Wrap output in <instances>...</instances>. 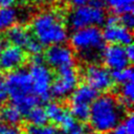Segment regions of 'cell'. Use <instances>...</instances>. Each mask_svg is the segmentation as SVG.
<instances>
[{"mask_svg": "<svg viewBox=\"0 0 134 134\" xmlns=\"http://www.w3.org/2000/svg\"><path fill=\"white\" fill-rule=\"evenodd\" d=\"M111 134H127V132H126V129H125L124 125L118 124L115 128H113L111 130Z\"/></svg>", "mask_w": 134, "mask_h": 134, "instance_id": "obj_30", "label": "cell"}, {"mask_svg": "<svg viewBox=\"0 0 134 134\" xmlns=\"http://www.w3.org/2000/svg\"><path fill=\"white\" fill-rule=\"evenodd\" d=\"M29 1H31V2H40L41 0H29Z\"/></svg>", "mask_w": 134, "mask_h": 134, "instance_id": "obj_37", "label": "cell"}, {"mask_svg": "<svg viewBox=\"0 0 134 134\" xmlns=\"http://www.w3.org/2000/svg\"><path fill=\"white\" fill-rule=\"evenodd\" d=\"M14 3H15V0H0V8L12 7Z\"/></svg>", "mask_w": 134, "mask_h": 134, "instance_id": "obj_32", "label": "cell"}, {"mask_svg": "<svg viewBox=\"0 0 134 134\" xmlns=\"http://www.w3.org/2000/svg\"><path fill=\"white\" fill-rule=\"evenodd\" d=\"M97 97V91L89 85H81L75 88L70 96V113L75 119L85 121L88 119L90 105Z\"/></svg>", "mask_w": 134, "mask_h": 134, "instance_id": "obj_6", "label": "cell"}, {"mask_svg": "<svg viewBox=\"0 0 134 134\" xmlns=\"http://www.w3.org/2000/svg\"><path fill=\"white\" fill-rule=\"evenodd\" d=\"M6 96H7L6 91H5V90H0V106H1V105H2V103L5 100Z\"/></svg>", "mask_w": 134, "mask_h": 134, "instance_id": "obj_33", "label": "cell"}, {"mask_svg": "<svg viewBox=\"0 0 134 134\" xmlns=\"http://www.w3.org/2000/svg\"><path fill=\"white\" fill-rule=\"evenodd\" d=\"M44 59L49 66L57 69L74 64V57L71 48L62 44L50 45L45 51Z\"/></svg>", "mask_w": 134, "mask_h": 134, "instance_id": "obj_10", "label": "cell"}, {"mask_svg": "<svg viewBox=\"0 0 134 134\" xmlns=\"http://www.w3.org/2000/svg\"><path fill=\"white\" fill-rule=\"evenodd\" d=\"M125 51H126V54H127L129 61L132 62L133 59H134V47H133V45H132V44L126 45V47H125Z\"/></svg>", "mask_w": 134, "mask_h": 134, "instance_id": "obj_28", "label": "cell"}, {"mask_svg": "<svg viewBox=\"0 0 134 134\" xmlns=\"http://www.w3.org/2000/svg\"><path fill=\"white\" fill-rule=\"evenodd\" d=\"M26 51L28 53H30L31 55H36V54H41L42 50H43V45L37 40V39H34V38H30L28 40V42L26 43L25 47Z\"/></svg>", "mask_w": 134, "mask_h": 134, "instance_id": "obj_22", "label": "cell"}, {"mask_svg": "<svg viewBox=\"0 0 134 134\" xmlns=\"http://www.w3.org/2000/svg\"><path fill=\"white\" fill-rule=\"evenodd\" d=\"M26 119L27 121L35 127H41L47 124L48 117L46 114V111L43 107L40 106H35L31 109H29L26 113Z\"/></svg>", "mask_w": 134, "mask_h": 134, "instance_id": "obj_16", "label": "cell"}, {"mask_svg": "<svg viewBox=\"0 0 134 134\" xmlns=\"http://www.w3.org/2000/svg\"><path fill=\"white\" fill-rule=\"evenodd\" d=\"M29 75L32 85V91L39 100L46 102L50 97V88L53 81L51 70L44 64L41 54L31 55V65Z\"/></svg>", "mask_w": 134, "mask_h": 134, "instance_id": "obj_5", "label": "cell"}, {"mask_svg": "<svg viewBox=\"0 0 134 134\" xmlns=\"http://www.w3.org/2000/svg\"><path fill=\"white\" fill-rule=\"evenodd\" d=\"M3 128H4V121H3V120H2V118L0 117V131H1Z\"/></svg>", "mask_w": 134, "mask_h": 134, "instance_id": "obj_34", "label": "cell"}, {"mask_svg": "<svg viewBox=\"0 0 134 134\" xmlns=\"http://www.w3.org/2000/svg\"><path fill=\"white\" fill-rule=\"evenodd\" d=\"M31 30L42 45L62 44L67 40L65 23L58 13L44 12L36 16L31 23Z\"/></svg>", "mask_w": 134, "mask_h": 134, "instance_id": "obj_3", "label": "cell"}, {"mask_svg": "<svg viewBox=\"0 0 134 134\" xmlns=\"http://www.w3.org/2000/svg\"><path fill=\"white\" fill-rule=\"evenodd\" d=\"M120 98L119 103L122 105L124 108H130L133 104L134 99V86H133V81L128 82L125 84H121L120 87Z\"/></svg>", "mask_w": 134, "mask_h": 134, "instance_id": "obj_18", "label": "cell"}, {"mask_svg": "<svg viewBox=\"0 0 134 134\" xmlns=\"http://www.w3.org/2000/svg\"><path fill=\"white\" fill-rule=\"evenodd\" d=\"M127 134H134V118L132 114H129L122 121Z\"/></svg>", "mask_w": 134, "mask_h": 134, "instance_id": "obj_25", "label": "cell"}, {"mask_svg": "<svg viewBox=\"0 0 134 134\" xmlns=\"http://www.w3.org/2000/svg\"><path fill=\"white\" fill-rule=\"evenodd\" d=\"M119 24L132 29L134 26V17L132 13H126V14H121V16L119 17Z\"/></svg>", "mask_w": 134, "mask_h": 134, "instance_id": "obj_24", "label": "cell"}, {"mask_svg": "<svg viewBox=\"0 0 134 134\" xmlns=\"http://www.w3.org/2000/svg\"><path fill=\"white\" fill-rule=\"evenodd\" d=\"M105 42L110 44H118L126 46L132 43V32L131 29L117 24L114 26H106L105 30L102 32Z\"/></svg>", "mask_w": 134, "mask_h": 134, "instance_id": "obj_14", "label": "cell"}, {"mask_svg": "<svg viewBox=\"0 0 134 134\" xmlns=\"http://www.w3.org/2000/svg\"><path fill=\"white\" fill-rule=\"evenodd\" d=\"M88 4L92 7H95V8H104L106 5L104 0H90Z\"/></svg>", "mask_w": 134, "mask_h": 134, "instance_id": "obj_29", "label": "cell"}, {"mask_svg": "<svg viewBox=\"0 0 134 134\" xmlns=\"http://www.w3.org/2000/svg\"><path fill=\"white\" fill-rule=\"evenodd\" d=\"M112 80L113 82H116L118 84H125L128 82H132L133 81V69L131 67H126L119 70H113V72L111 73Z\"/></svg>", "mask_w": 134, "mask_h": 134, "instance_id": "obj_21", "label": "cell"}, {"mask_svg": "<svg viewBox=\"0 0 134 134\" xmlns=\"http://www.w3.org/2000/svg\"><path fill=\"white\" fill-rule=\"evenodd\" d=\"M79 83V75L74 65L58 69L55 79L52 81L50 94L57 98H65L72 93Z\"/></svg>", "mask_w": 134, "mask_h": 134, "instance_id": "obj_8", "label": "cell"}, {"mask_svg": "<svg viewBox=\"0 0 134 134\" xmlns=\"http://www.w3.org/2000/svg\"><path fill=\"white\" fill-rule=\"evenodd\" d=\"M55 129L52 126H41V127H35L31 126L27 129L25 134H55Z\"/></svg>", "mask_w": 134, "mask_h": 134, "instance_id": "obj_23", "label": "cell"}, {"mask_svg": "<svg viewBox=\"0 0 134 134\" xmlns=\"http://www.w3.org/2000/svg\"><path fill=\"white\" fill-rule=\"evenodd\" d=\"M26 61V53L21 47L7 45L0 51V71L10 72L19 69Z\"/></svg>", "mask_w": 134, "mask_h": 134, "instance_id": "obj_11", "label": "cell"}, {"mask_svg": "<svg viewBox=\"0 0 134 134\" xmlns=\"http://www.w3.org/2000/svg\"><path fill=\"white\" fill-rule=\"evenodd\" d=\"M45 111L48 119L61 126L63 131L65 132L70 131L77 124L76 119L72 116V114L59 103H49Z\"/></svg>", "mask_w": 134, "mask_h": 134, "instance_id": "obj_13", "label": "cell"}, {"mask_svg": "<svg viewBox=\"0 0 134 134\" xmlns=\"http://www.w3.org/2000/svg\"><path fill=\"white\" fill-rule=\"evenodd\" d=\"M0 134H22V133L16 126H9V127H4L0 131Z\"/></svg>", "mask_w": 134, "mask_h": 134, "instance_id": "obj_27", "label": "cell"}, {"mask_svg": "<svg viewBox=\"0 0 134 134\" xmlns=\"http://www.w3.org/2000/svg\"><path fill=\"white\" fill-rule=\"evenodd\" d=\"M0 117L2 118L4 122L8 124L9 126H17L18 124L21 122L23 113L14 105H9V106H5L4 108H2Z\"/></svg>", "mask_w": 134, "mask_h": 134, "instance_id": "obj_17", "label": "cell"}, {"mask_svg": "<svg viewBox=\"0 0 134 134\" xmlns=\"http://www.w3.org/2000/svg\"><path fill=\"white\" fill-rule=\"evenodd\" d=\"M84 75L87 85L96 91L109 90L113 85V80L109 70L97 64L89 65L86 68Z\"/></svg>", "mask_w": 134, "mask_h": 134, "instance_id": "obj_9", "label": "cell"}, {"mask_svg": "<svg viewBox=\"0 0 134 134\" xmlns=\"http://www.w3.org/2000/svg\"><path fill=\"white\" fill-rule=\"evenodd\" d=\"M19 1H21V2H27V1H29V0H19Z\"/></svg>", "mask_w": 134, "mask_h": 134, "instance_id": "obj_38", "label": "cell"}, {"mask_svg": "<svg viewBox=\"0 0 134 134\" xmlns=\"http://www.w3.org/2000/svg\"><path fill=\"white\" fill-rule=\"evenodd\" d=\"M30 34L28 29L20 24H14L9 28H7V31L5 34V39L12 43V45L18 46V47H25L26 43L30 39Z\"/></svg>", "mask_w": 134, "mask_h": 134, "instance_id": "obj_15", "label": "cell"}, {"mask_svg": "<svg viewBox=\"0 0 134 134\" xmlns=\"http://www.w3.org/2000/svg\"><path fill=\"white\" fill-rule=\"evenodd\" d=\"M106 13L104 8H95L90 5L75 7L68 17V23L73 29L88 26H97L105 22Z\"/></svg>", "mask_w": 134, "mask_h": 134, "instance_id": "obj_7", "label": "cell"}, {"mask_svg": "<svg viewBox=\"0 0 134 134\" xmlns=\"http://www.w3.org/2000/svg\"><path fill=\"white\" fill-rule=\"evenodd\" d=\"M102 57L105 65L112 70L126 68L131 63L126 54L125 47L118 44H111L104 48Z\"/></svg>", "mask_w": 134, "mask_h": 134, "instance_id": "obj_12", "label": "cell"}, {"mask_svg": "<svg viewBox=\"0 0 134 134\" xmlns=\"http://www.w3.org/2000/svg\"><path fill=\"white\" fill-rule=\"evenodd\" d=\"M55 134H67V133H66L65 131H60V132H58V131H57V132H55Z\"/></svg>", "mask_w": 134, "mask_h": 134, "instance_id": "obj_35", "label": "cell"}, {"mask_svg": "<svg viewBox=\"0 0 134 134\" xmlns=\"http://www.w3.org/2000/svg\"><path fill=\"white\" fill-rule=\"evenodd\" d=\"M106 26H114V25H117L119 24V17L116 15V14H112V15H109L108 17L105 18V22Z\"/></svg>", "mask_w": 134, "mask_h": 134, "instance_id": "obj_26", "label": "cell"}, {"mask_svg": "<svg viewBox=\"0 0 134 134\" xmlns=\"http://www.w3.org/2000/svg\"><path fill=\"white\" fill-rule=\"evenodd\" d=\"M17 18L16 10L12 7L0 8V31L9 28L15 24Z\"/></svg>", "mask_w": 134, "mask_h": 134, "instance_id": "obj_20", "label": "cell"}, {"mask_svg": "<svg viewBox=\"0 0 134 134\" xmlns=\"http://www.w3.org/2000/svg\"><path fill=\"white\" fill-rule=\"evenodd\" d=\"M70 43L72 48L88 61L96 59L105 48L103 34L97 26H88L76 29L71 36Z\"/></svg>", "mask_w": 134, "mask_h": 134, "instance_id": "obj_4", "label": "cell"}, {"mask_svg": "<svg viewBox=\"0 0 134 134\" xmlns=\"http://www.w3.org/2000/svg\"><path fill=\"white\" fill-rule=\"evenodd\" d=\"M90 0H70V3L75 6V7H79V6H84V5H87L89 3Z\"/></svg>", "mask_w": 134, "mask_h": 134, "instance_id": "obj_31", "label": "cell"}, {"mask_svg": "<svg viewBox=\"0 0 134 134\" xmlns=\"http://www.w3.org/2000/svg\"><path fill=\"white\" fill-rule=\"evenodd\" d=\"M125 114V108L117 98L110 94L97 96L90 105L89 122L96 133H109L115 128Z\"/></svg>", "mask_w": 134, "mask_h": 134, "instance_id": "obj_1", "label": "cell"}, {"mask_svg": "<svg viewBox=\"0 0 134 134\" xmlns=\"http://www.w3.org/2000/svg\"><path fill=\"white\" fill-rule=\"evenodd\" d=\"M4 84L12 105L17 107L22 113H26L38 105L39 98L32 91L30 75L25 69L19 68L10 71L4 79Z\"/></svg>", "mask_w": 134, "mask_h": 134, "instance_id": "obj_2", "label": "cell"}, {"mask_svg": "<svg viewBox=\"0 0 134 134\" xmlns=\"http://www.w3.org/2000/svg\"><path fill=\"white\" fill-rule=\"evenodd\" d=\"M2 43H3V40H0V51H1V46H2Z\"/></svg>", "mask_w": 134, "mask_h": 134, "instance_id": "obj_36", "label": "cell"}, {"mask_svg": "<svg viewBox=\"0 0 134 134\" xmlns=\"http://www.w3.org/2000/svg\"><path fill=\"white\" fill-rule=\"evenodd\" d=\"M116 15H121L126 13L133 12V1L134 0H104Z\"/></svg>", "mask_w": 134, "mask_h": 134, "instance_id": "obj_19", "label": "cell"}]
</instances>
